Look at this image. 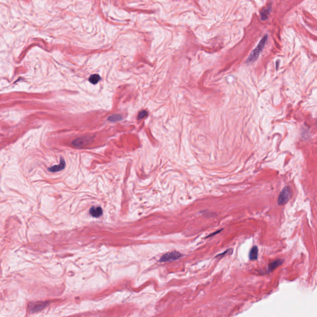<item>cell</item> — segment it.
I'll return each instance as SVG.
<instances>
[{"instance_id":"7","label":"cell","mask_w":317,"mask_h":317,"mask_svg":"<svg viewBox=\"0 0 317 317\" xmlns=\"http://www.w3.org/2000/svg\"><path fill=\"white\" fill-rule=\"evenodd\" d=\"M89 213L92 216H93L94 217H99L102 215L103 211H102V209L100 207L94 206L90 209Z\"/></svg>"},{"instance_id":"10","label":"cell","mask_w":317,"mask_h":317,"mask_svg":"<svg viewBox=\"0 0 317 317\" xmlns=\"http://www.w3.org/2000/svg\"><path fill=\"white\" fill-rule=\"evenodd\" d=\"M258 257V249L257 246H254L251 248L249 253V258L250 260H256Z\"/></svg>"},{"instance_id":"6","label":"cell","mask_w":317,"mask_h":317,"mask_svg":"<svg viewBox=\"0 0 317 317\" xmlns=\"http://www.w3.org/2000/svg\"><path fill=\"white\" fill-rule=\"evenodd\" d=\"M65 162L64 159H63V158H61V162H60L59 164L52 166L50 168H49L48 170H49V171H50L51 172H59V171L63 170L65 169Z\"/></svg>"},{"instance_id":"9","label":"cell","mask_w":317,"mask_h":317,"mask_svg":"<svg viewBox=\"0 0 317 317\" xmlns=\"http://www.w3.org/2000/svg\"><path fill=\"white\" fill-rule=\"evenodd\" d=\"M283 263H284L283 260H276L273 262L268 265V271L271 272V271H274L275 269H276L279 266H281L283 264Z\"/></svg>"},{"instance_id":"4","label":"cell","mask_w":317,"mask_h":317,"mask_svg":"<svg viewBox=\"0 0 317 317\" xmlns=\"http://www.w3.org/2000/svg\"><path fill=\"white\" fill-rule=\"evenodd\" d=\"M93 141L92 136H84L78 138L72 142V144L77 148H83L89 145Z\"/></svg>"},{"instance_id":"8","label":"cell","mask_w":317,"mask_h":317,"mask_svg":"<svg viewBox=\"0 0 317 317\" xmlns=\"http://www.w3.org/2000/svg\"><path fill=\"white\" fill-rule=\"evenodd\" d=\"M271 6L270 5L266 6V7L263 8L262 10L261 13H260V16H261V18L263 21H265L268 18V16H269L270 13H271Z\"/></svg>"},{"instance_id":"12","label":"cell","mask_w":317,"mask_h":317,"mask_svg":"<svg viewBox=\"0 0 317 317\" xmlns=\"http://www.w3.org/2000/svg\"><path fill=\"white\" fill-rule=\"evenodd\" d=\"M122 119L121 116L119 115H111L108 118V120L110 121H118Z\"/></svg>"},{"instance_id":"13","label":"cell","mask_w":317,"mask_h":317,"mask_svg":"<svg viewBox=\"0 0 317 317\" xmlns=\"http://www.w3.org/2000/svg\"><path fill=\"white\" fill-rule=\"evenodd\" d=\"M147 116H148V112L146 111H142L141 112H140L139 113L138 118L139 120H141V119H143L144 118L146 117Z\"/></svg>"},{"instance_id":"1","label":"cell","mask_w":317,"mask_h":317,"mask_svg":"<svg viewBox=\"0 0 317 317\" xmlns=\"http://www.w3.org/2000/svg\"><path fill=\"white\" fill-rule=\"evenodd\" d=\"M268 35H265L263 37V38L261 39V40L258 43V45L256 47V48L254 50L252 51V52L251 53V54L250 55L248 58H247L248 63L253 62V61H256L258 58L260 53H262V50H263V48L265 46V44L268 40Z\"/></svg>"},{"instance_id":"11","label":"cell","mask_w":317,"mask_h":317,"mask_svg":"<svg viewBox=\"0 0 317 317\" xmlns=\"http://www.w3.org/2000/svg\"><path fill=\"white\" fill-rule=\"evenodd\" d=\"M100 80V77L99 75H91L89 79V81L91 83L93 84H96L97 83H99V81Z\"/></svg>"},{"instance_id":"3","label":"cell","mask_w":317,"mask_h":317,"mask_svg":"<svg viewBox=\"0 0 317 317\" xmlns=\"http://www.w3.org/2000/svg\"><path fill=\"white\" fill-rule=\"evenodd\" d=\"M182 254L177 251H172L164 254L160 259L161 262H173L178 260L182 257Z\"/></svg>"},{"instance_id":"2","label":"cell","mask_w":317,"mask_h":317,"mask_svg":"<svg viewBox=\"0 0 317 317\" xmlns=\"http://www.w3.org/2000/svg\"><path fill=\"white\" fill-rule=\"evenodd\" d=\"M292 196V192L291 188L289 186H285L282 189V190L279 195L278 200V205H284L286 204L289 201V200L291 198Z\"/></svg>"},{"instance_id":"5","label":"cell","mask_w":317,"mask_h":317,"mask_svg":"<svg viewBox=\"0 0 317 317\" xmlns=\"http://www.w3.org/2000/svg\"><path fill=\"white\" fill-rule=\"evenodd\" d=\"M48 305L47 302H37L30 303L29 305V312L31 313L38 312L45 308Z\"/></svg>"}]
</instances>
